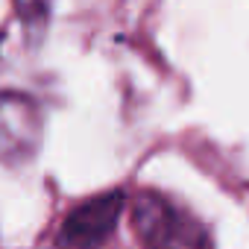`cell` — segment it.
Returning <instances> with one entry per match:
<instances>
[{
	"label": "cell",
	"mask_w": 249,
	"mask_h": 249,
	"mask_svg": "<svg viewBox=\"0 0 249 249\" xmlns=\"http://www.w3.org/2000/svg\"><path fill=\"white\" fill-rule=\"evenodd\" d=\"M129 214L141 249H211L205 226L156 191H141Z\"/></svg>",
	"instance_id": "1"
},
{
	"label": "cell",
	"mask_w": 249,
	"mask_h": 249,
	"mask_svg": "<svg viewBox=\"0 0 249 249\" xmlns=\"http://www.w3.org/2000/svg\"><path fill=\"white\" fill-rule=\"evenodd\" d=\"M44 141V111L36 97L15 88H0V164H30Z\"/></svg>",
	"instance_id": "2"
},
{
	"label": "cell",
	"mask_w": 249,
	"mask_h": 249,
	"mask_svg": "<svg viewBox=\"0 0 249 249\" xmlns=\"http://www.w3.org/2000/svg\"><path fill=\"white\" fill-rule=\"evenodd\" d=\"M123 208H126V194L120 188L82 199L59 223L56 246L59 249H103L114 237Z\"/></svg>",
	"instance_id": "3"
},
{
	"label": "cell",
	"mask_w": 249,
	"mask_h": 249,
	"mask_svg": "<svg viewBox=\"0 0 249 249\" xmlns=\"http://www.w3.org/2000/svg\"><path fill=\"white\" fill-rule=\"evenodd\" d=\"M15 3V12H18V21L24 27V33L30 36V41H41L44 33H47V24H50V15H53V0H12Z\"/></svg>",
	"instance_id": "4"
}]
</instances>
